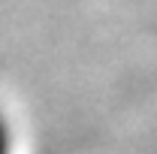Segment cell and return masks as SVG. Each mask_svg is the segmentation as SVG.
<instances>
[{"instance_id":"1","label":"cell","mask_w":157,"mask_h":154,"mask_svg":"<svg viewBox=\"0 0 157 154\" xmlns=\"http://www.w3.org/2000/svg\"><path fill=\"white\" fill-rule=\"evenodd\" d=\"M0 154H9V133H6L3 118H0Z\"/></svg>"}]
</instances>
